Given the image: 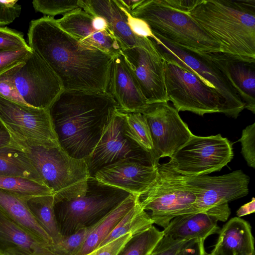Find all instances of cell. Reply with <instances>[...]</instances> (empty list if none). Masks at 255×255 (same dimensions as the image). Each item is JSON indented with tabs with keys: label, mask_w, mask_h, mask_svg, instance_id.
Listing matches in <instances>:
<instances>
[{
	"label": "cell",
	"mask_w": 255,
	"mask_h": 255,
	"mask_svg": "<svg viewBox=\"0 0 255 255\" xmlns=\"http://www.w3.org/2000/svg\"><path fill=\"white\" fill-rule=\"evenodd\" d=\"M27 36L28 46L56 74L63 90L108 93L112 55L83 44L52 16L31 20Z\"/></svg>",
	"instance_id": "cell-1"
},
{
	"label": "cell",
	"mask_w": 255,
	"mask_h": 255,
	"mask_svg": "<svg viewBox=\"0 0 255 255\" xmlns=\"http://www.w3.org/2000/svg\"><path fill=\"white\" fill-rule=\"evenodd\" d=\"M119 110L108 93L62 90L48 109L60 146L72 157L86 159Z\"/></svg>",
	"instance_id": "cell-2"
},
{
	"label": "cell",
	"mask_w": 255,
	"mask_h": 255,
	"mask_svg": "<svg viewBox=\"0 0 255 255\" xmlns=\"http://www.w3.org/2000/svg\"><path fill=\"white\" fill-rule=\"evenodd\" d=\"M184 13L219 43L223 55L255 64V0H195Z\"/></svg>",
	"instance_id": "cell-3"
},
{
	"label": "cell",
	"mask_w": 255,
	"mask_h": 255,
	"mask_svg": "<svg viewBox=\"0 0 255 255\" xmlns=\"http://www.w3.org/2000/svg\"><path fill=\"white\" fill-rule=\"evenodd\" d=\"M130 194L93 177L54 194V211L62 237L97 224Z\"/></svg>",
	"instance_id": "cell-4"
},
{
	"label": "cell",
	"mask_w": 255,
	"mask_h": 255,
	"mask_svg": "<svg viewBox=\"0 0 255 255\" xmlns=\"http://www.w3.org/2000/svg\"><path fill=\"white\" fill-rule=\"evenodd\" d=\"M129 13L144 21L153 34L183 49L196 53L222 54L219 43L189 15L170 7L163 0H142Z\"/></svg>",
	"instance_id": "cell-5"
},
{
	"label": "cell",
	"mask_w": 255,
	"mask_h": 255,
	"mask_svg": "<svg viewBox=\"0 0 255 255\" xmlns=\"http://www.w3.org/2000/svg\"><path fill=\"white\" fill-rule=\"evenodd\" d=\"M197 198L196 192L184 175L166 163L158 164L156 178L148 188L138 195V202L154 224L165 229L174 217L188 210Z\"/></svg>",
	"instance_id": "cell-6"
},
{
	"label": "cell",
	"mask_w": 255,
	"mask_h": 255,
	"mask_svg": "<svg viewBox=\"0 0 255 255\" xmlns=\"http://www.w3.org/2000/svg\"><path fill=\"white\" fill-rule=\"evenodd\" d=\"M153 35L150 39L161 52L217 91L225 103L229 117L236 119L239 116L245 109V104L216 54L194 52L177 46L158 35Z\"/></svg>",
	"instance_id": "cell-7"
},
{
	"label": "cell",
	"mask_w": 255,
	"mask_h": 255,
	"mask_svg": "<svg viewBox=\"0 0 255 255\" xmlns=\"http://www.w3.org/2000/svg\"><path fill=\"white\" fill-rule=\"evenodd\" d=\"M160 52L165 60V81L168 101L172 102L178 112L189 111L202 116L221 113L229 117L225 103L215 89Z\"/></svg>",
	"instance_id": "cell-8"
},
{
	"label": "cell",
	"mask_w": 255,
	"mask_h": 255,
	"mask_svg": "<svg viewBox=\"0 0 255 255\" xmlns=\"http://www.w3.org/2000/svg\"><path fill=\"white\" fill-rule=\"evenodd\" d=\"M185 177L196 192L197 198L183 214L205 212L216 218L218 221L225 222L231 213L228 203L249 193L250 178L241 170L221 176L203 175Z\"/></svg>",
	"instance_id": "cell-9"
},
{
	"label": "cell",
	"mask_w": 255,
	"mask_h": 255,
	"mask_svg": "<svg viewBox=\"0 0 255 255\" xmlns=\"http://www.w3.org/2000/svg\"><path fill=\"white\" fill-rule=\"evenodd\" d=\"M14 140L53 195L90 177L85 159L71 157L59 144L44 145Z\"/></svg>",
	"instance_id": "cell-10"
},
{
	"label": "cell",
	"mask_w": 255,
	"mask_h": 255,
	"mask_svg": "<svg viewBox=\"0 0 255 255\" xmlns=\"http://www.w3.org/2000/svg\"><path fill=\"white\" fill-rule=\"evenodd\" d=\"M233 156L232 144L220 134L209 136L193 134L166 163L183 175L197 176L220 171Z\"/></svg>",
	"instance_id": "cell-11"
},
{
	"label": "cell",
	"mask_w": 255,
	"mask_h": 255,
	"mask_svg": "<svg viewBox=\"0 0 255 255\" xmlns=\"http://www.w3.org/2000/svg\"><path fill=\"white\" fill-rule=\"evenodd\" d=\"M157 166L151 151L128 137L124 130V114L118 111L104 129L95 148L85 160L90 177L101 168L123 159Z\"/></svg>",
	"instance_id": "cell-12"
},
{
	"label": "cell",
	"mask_w": 255,
	"mask_h": 255,
	"mask_svg": "<svg viewBox=\"0 0 255 255\" xmlns=\"http://www.w3.org/2000/svg\"><path fill=\"white\" fill-rule=\"evenodd\" d=\"M0 120L14 140L44 145L59 144L48 109L34 108L0 96Z\"/></svg>",
	"instance_id": "cell-13"
},
{
	"label": "cell",
	"mask_w": 255,
	"mask_h": 255,
	"mask_svg": "<svg viewBox=\"0 0 255 255\" xmlns=\"http://www.w3.org/2000/svg\"><path fill=\"white\" fill-rule=\"evenodd\" d=\"M121 53L148 104L168 102L165 81L164 58L149 38Z\"/></svg>",
	"instance_id": "cell-14"
},
{
	"label": "cell",
	"mask_w": 255,
	"mask_h": 255,
	"mask_svg": "<svg viewBox=\"0 0 255 255\" xmlns=\"http://www.w3.org/2000/svg\"><path fill=\"white\" fill-rule=\"evenodd\" d=\"M13 80L24 103L38 109H48L63 90L56 74L33 51L17 65Z\"/></svg>",
	"instance_id": "cell-15"
},
{
	"label": "cell",
	"mask_w": 255,
	"mask_h": 255,
	"mask_svg": "<svg viewBox=\"0 0 255 255\" xmlns=\"http://www.w3.org/2000/svg\"><path fill=\"white\" fill-rule=\"evenodd\" d=\"M168 102L149 104L142 113L146 118L153 144L152 153L158 163L171 157L193 134Z\"/></svg>",
	"instance_id": "cell-16"
},
{
	"label": "cell",
	"mask_w": 255,
	"mask_h": 255,
	"mask_svg": "<svg viewBox=\"0 0 255 255\" xmlns=\"http://www.w3.org/2000/svg\"><path fill=\"white\" fill-rule=\"evenodd\" d=\"M56 21L59 26L85 45L100 49L114 57L122 48L106 20L83 9H78Z\"/></svg>",
	"instance_id": "cell-17"
},
{
	"label": "cell",
	"mask_w": 255,
	"mask_h": 255,
	"mask_svg": "<svg viewBox=\"0 0 255 255\" xmlns=\"http://www.w3.org/2000/svg\"><path fill=\"white\" fill-rule=\"evenodd\" d=\"M157 166L123 159L101 168L94 177L104 184L139 195L155 180Z\"/></svg>",
	"instance_id": "cell-18"
},
{
	"label": "cell",
	"mask_w": 255,
	"mask_h": 255,
	"mask_svg": "<svg viewBox=\"0 0 255 255\" xmlns=\"http://www.w3.org/2000/svg\"><path fill=\"white\" fill-rule=\"evenodd\" d=\"M107 92L123 113H142L149 105L121 52L113 58Z\"/></svg>",
	"instance_id": "cell-19"
},
{
	"label": "cell",
	"mask_w": 255,
	"mask_h": 255,
	"mask_svg": "<svg viewBox=\"0 0 255 255\" xmlns=\"http://www.w3.org/2000/svg\"><path fill=\"white\" fill-rule=\"evenodd\" d=\"M81 8L103 18L122 50L140 44L145 37L137 36L132 30L129 13L113 0H81Z\"/></svg>",
	"instance_id": "cell-20"
},
{
	"label": "cell",
	"mask_w": 255,
	"mask_h": 255,
	"mask_svg": "<svg viewBox=\"0 0 255 255\" xmlns=\"http://www.w3.org/2000/svg\"><path fill=\"white\" fill-rule=\"evenodd\" d=\"M51 245L17 224L0 209V255L15 249L31 255H56Z\"/></svg>",
	"instance_id": "cell-21"
},
{
	"label": "cell",
	"mask_w": 255,
	"mask_h": 255,
	"mask_svg": "<svg viewBox=\"0 0 255 255\" xmlns=\"http://www.w3.org/2000/svg\"><path fill=\"white\" fill-rule=\"evenodd\" d=\"M212 252L218 255H255L254 239L250 224L234 217L221 229Z\"/></svg>",
	"instance_id": "cell-22"
},
{
	"label": "cell",
	"mask_w": 255,
	"mask_h": 255,
	"mask_svg": "<svg viewBox=\"0 0 255 255\" xmlns=\"http://www.w3.org/2000/svg\"><path fill=\"white\" fill-rule=\"evenodd\" d=\"M217 219L205 212L186 214L172 219L162 231L174 239L205 241L210 236L219 234Z\"/></svg>",
	"instance_id": "cell-23"
},
{
	"label": "cell",
	"mask_w": 255,
	"mask_h": 255,
	"mask_svg": "<svg viewBox=\"0 0 255 255\" xmlns=\"http://www.w3.org/2000/svg\"><path fill=\"white\" fill-rule=\"evenodd\" d=\"M29 198L0 188V209L35 236L48 244L52 245L51 238L38 224L30 211L26 204V200Z\"/></svg>",
	"instance_id": "cell-24"
},
{
	"label": "cell",
	"mask_w": 255,
	"mask_h": 255,
	"mask_svg": "<svg viewBox=\"0 0 255 255\" xmlns=\"http://www.w3.org/2000/svg\"><path fill=\"white\" fill-rule=\"evenodd\" d=\"M241 98L245 109L255 113V64L230 59L221 53L216 54Z\"/></svg>",
	"instance_id": "cell-25"
},
{
	"label": "cell",
	"mask_w": 255,
	"mask_h": 255,
	"mask_svg": "<svg viewBox=\"0 0 255 255\" xmlns=\"http://www.w3.org/2000/svg\"><path fill=\"white\" fill-rule=\"evenodd\" d=\"M138 195L130 194L102 219L87 237L76 255H85L95 250L135 205Z\"/></svg>",
	"instance_id": "cell-26"
},
{
	"label": "cell",
	"mask_w": 255,
	"mask_h": 255,
	"mask_svg": "<svg viewBox=\"0 0 255 255\" xmlns=\"http://www.w3.org/2000/svg\"><path fill=\"white\" fill-rule=\"evenodd\" d=\"M0 175L26 178L45 185L19 146L0 147Z\"/></svg>",
	"instance_id": "cell-27"
},
{
	"label": "cell",
	"mask_w": 255,
	"mask_h": 255,
	"mask_svg": "<svg viewBox=\"0 0 255 255\" xmlns=\"http://www.w3.org/2000/svg\"><path fill=\"white\" fill-rule=\"evenodd\" d=\"M26 204L37 222L51 238L53 244L58 242L62 236L55 216L53 195L30 197L27 199Z\"/></svg>",
	"instance_id": "cell-28"
},
{
	"label": "cell",
	"mask_w": 255,
	"mask_h": 255,
	"mask_svg": "<svg viewBox=\"0 0 255 255\" xmlns=\"http://www.w3.org/2000/svg\"><path fill=\"white\" fill-rule=\"evenodd\" d=\"M153 224L149 214L141 207L137 198L135 205L125 215L97 248L127 234L134 235L148 229Z\"/></svg>",
	"instance_id": "cell-29"
},
{
	"label": "cell",
	"mask_w": 255,
	"mask_h": 255,
	"mask_svg": "<svg viewBox=\"0 0 255 255\" xmlns=\"http://www.w3.org/2000/svg\"><path fill=\"white\" fill-rule=\"evenodd\" d=\"M163 236L153 225L133 235L117 255H150Z\"/></svg>",
	"instance_id": "cell-30"
},
{
	"label": "cell",
	"mask_w": 255,
	"mask_h": 255,
	"mask_svg": "<svg viewBox=\"0 0 255 255\" xmlns=\"http://www.w3.org/2000/svg\"><path fill=\"white\" fill-rule=\"evenodd\" d=\"M123 114L126 135L144 149L152 152L150 129L144 115L141 113H123Z\"/></svg>",
	"instance_id": "cell-31"
},
{
	"label": "cell",
	"mask_w": 255,
	"mask_h": 255,
	"mask_svg": "<svg viewBox=\"0 0 255 255\" xmlns=\"http://www.w3.org/2000/svg\"><path fill=\"white\" fill-rule=\"evenodd\" d=\"M0 188L28 197L53 195L45 185L21 177L0 175Z\"/></svg>",
	"instance_id": "cell-32"
},
{
	"label": "cell",
	"mask_w": 255,
	"mask_h": 255,
	"mask_svg": "<svg viewBox=\"0 0 255 255\" xmlns=\"http://www.w3.org/2000/svg\"><path fill=\"white\" fill-rule=\"evenodd\" d=\"M98 224L81 229L69 236L62 237L58 242L51 245L52 252L56 255H76Z\"/></svg>",
	"instance_id": "cell-33"
},
{
	"label": "cell",
	"mask_w": 255,
	"mask_h": 255,
	"mask_svg": "<svg viewBox=\"0 0 255 255\" xmlns=\"http://www.w3.org/2000/svg\"><path fill=\"white\" fill-rule=\"evenodd\" d=\"M32 5L36 11L52 17L82 9L81 0H34Z\"/></svg>",
	"instance_id": "cell-34"
},
{
	"label": "cell",
	"mask_w": 255,
	"mask_h": 255,
	"mask_svg": "<svg viewBox=\"0 0 255 255\" xmlns=\"http://www.w3.org/2000/svg\"><path fill=\"white\" fill-rule=\"evenodd\" d=\"M196 240L174 239L170 236L163 235L150 255H177Z\"/></svg>",
	"instance_id": "cell-35"
},
{
	"label": "cell",
	"mask_w": 255,
	"mask_h": 255,
	"mask_svg": "<svg viewBox=\"0 0 255 255\" xmlns=\"http://www.w3.org/2000/svg\"><path fill=\"white\" fill-rule=\"evenodd\" d=\"M30 48L22 33L0 26V51Z\"/></svg>",
	"instance_id": "cell-36"
},
{
	"label": "cell",
	"mask_w": 255,
	"mask_h": 255,
	"mask_svg": "<svg viewBox=\"0 0 255 255\" xmlns=\"http://www.w3.org/2000/svg\"><path fill=\"white\" fill-rule=\"evenodd\" d=\"M18 64L0 73V96L10 101L25 104L17 92L13 80Z\"/></svg>",
	"instance_id": "cell-37"
},
{
	"label": "cell",
	"mask_w": 255,
	"mask_h": 255,
	"mask_svg": "<svg viewBox=\"0 0 255 255\" xmlns=\"http://www.w3.org/2000/svg\"><path fill=\"white\" fill-rule=\"evenodd\" d=\"M239 141L241 143V153L248 165L255 168V123L243 130Z\"/></svg>",
	"instance_id": "cell-38"
},
{
	"label": "cell",
	"mask_w": 255,
	"mask_h": 255,
	"mask_svg": "<svg viewBox=\"0 0 255 255\" xmlns=\"http://www.w3.org/2000/svg\"><path fill=\"white\" fill-rule=\"evenodd\" d=\"M32 52L31 48L0 51V73L24 61Z\"/></svg>",
	"instance_id": "cell-39"
},
{
	"label": "cell",
	"mask_w": 255,
	"mask_h": 255,
	"mask_svg": "<svg viewBox=\"0 0 255 255\" xmlns=\"http://www.w3.org/2000/svg\"><path fill=\"white\" fill-rule=\"evenodd\" d=\"M17 0H0V26L12 23L20 14L21 6Z\"/></svg>",
	"instance_id": "cell-40"
},
{
	"label": "cell",
	"mask_w": 255,
	"mask_h": 255,
	"mask_svg": "<svg viewBox=\"0 0 255 255\" xmlns=\"http://www.w3.org/2000/svg\"><path fill=\"white\" fill-rule=\"evenodd\" d=\"M132 236L130 234L123 235L85 255H117Z\"/></svg>",
	"instance_id": "cell-41"
},
{
	"label": "cell",
	"mask_w": 255,
	"mask_h": 255,
	"mask_svg": "<svg viewBox=\"0 0 255 255\" xmlns=\"http://www.w3.org/2000/svg\"><path fill=\"white\" fill-rule=\"evenodd\" d=\"M5 146H18V145L0 120V147Z\"/></svg>",
	"instance_id": "cell-42"
},
{
	"label": "cell",
	"mask_w": 255,
	"mask_h": 255,
	"mask_svg": "<svg viewBox=\"0 0 255 255\" xmlns=\"http://www.w3.org/2000/svg\"><path fill=\"white\" fill-rule=\"evenodd\" d=\"M205 251L204 241L196 240L192 245L182 250L177 255H204Z\"/></svg>",
	"instance_id": "cell-43"
},
{
	"label": "cell",
	"mask_w": 255,
	"mask_h": 255,
	"mask_svg": "<svg viewBox=\"0 0 255 255\" xmlns=\"http://www.w3.org/2000/svg\"><path fill=\"white\" fill-rule=\"evenodd\" d=\"M255 211V199L252 198V200L242 206L237 211L238 217L241 218L252 213Z\"/></svg>",
	"instance_id": "cell-44"
},
{
	"label": "cell",
	"mask_w": 255,
	"mask_h": 255,
	"mask_svg": "<svg viewBox=\"0 0 255 255\" xmlns=\"http://www.w3.org/2000/svg\"><path fill=\"white\" fill-rule=\"evenodd\" d=\"M3 255H31L20 249H11Z\"/></svg>",
	"instance_id": "cell-45"
},
{
	"label": "cell",
	"mask_w": 255,
	"mask_h": 255,
	"mask_svg": "<svg viewBox=\"0 0 255 255\" xmlns=\"http://www.w3.org/2000/svg\"><path fill=\"white\" fill-rule=\"evenodd\" d=\"M211 254H212V255H218L216 254L215 253H214L213 252H211Z\"/></svg>",
	"instance_id": "cell-46"
},
{
	"label": "cell",
	"mask_w": 255,
	"mask_h": 255,
	"mask_svg": "<svg viewBox=\"0 0 255 255\" xmlns=\"http://www.w3.org/2000/svg\"></svg>",
	"instance_id": "cell-47"
}]
</instances>
